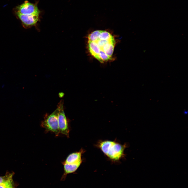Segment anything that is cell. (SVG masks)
<instances>
[{
  "mask_svg": "<svg viewBox=\"0 0 188 188\" xmlns=\"http://www.w3.org/2000/svg\"><path fill=\"white\" fill-rule=\"evenodd\" d=\"M98 146L105 155L114 161H118L123 157L126 147L115 141L110 140L101 142Z\"/></svg>",
  "mask_w": 188,
  "mask_h": 188,
  "instance_id": "1",
  "label": "cell"
},
{
  "mask_svg": "<svg viewBox=\"0 0 188 188\" xmlns=\"http://www.w3.org/2000/svg\"><path fill=\"white\" fill-rule=\"evenodd\" d=\"M58 111L57 107L51 114L46 115L41 124V126L44 128L46 132H52L56 136L60 133L58 124Z\"/></svg>",
  "mask_w": 188,
  "mask_h": 188,
  "instance_id": "2",
  "label": "cell"
},
{
  "mask_svg": "<svg viewBox=\"0 0 188 188\" xmlns=\"http://www.w3.org/2000/svg\"><path fill=\"white\" fill-rule=\"evenodd\" d=\"M63 102L61 101L59 103L57 107L59 111L58 115V124L60 133L69 137L70 131L68 121L64 110Z\"/></svg>",
  "mask_w": 188,
  "mask_h": 188,
  "instance_id": "3",
  "label": "cell"
},
{
  "mask_svg": "<svg viewBox=\"0 0 188 188\" xmlns=\"http://www.w3.org/2000/svg\"><path fill=\"white\" fill-rule=\"evenodd\" d=\"M15 10V12L24 15L39 14L40 12L37 4L27 1L17 6Z\"/></svg>",
  "mask_w": 188,
  "mask_h": 188,
  "instance_id": "4",
  "label": "cell"
},
{
  "mask_svg": "<svg viewBox=\"0 0 188 188\" xmlns=\"http://www.w3.org/2000/svg\"><path fill=\"white\" fill-rule=\"evenodd\" d=\"M25 27H28L36 25L39 19V14L24 15L15 12Z\"/></svg>",
  "mask_w": 188,
  "mask_h": 188,
  "instance_id": "5",
  "label": "cell"
},
{
  "mask_svg": "<svg viewBox=\"0 0 188 188\" xmlns=\"http://www.w3.org/2000/svg\"><path fill=\"white\" fill-rule=\"evenodd\" d=\"M84 152V150L81 149L79 151L72 153L68 156L62 163L71 164L82 162L81 156Z\"/></svg>",
  "mask_w": 188,
  "mask_h": 188,
  "instance_id": "6",
  "label": "cell"
},
{
  "mask_svg": "<svg viewBox=\"0 0 188 188\" xmlns=\"http://www.w3.org/2000/svg\"><path fill=\"white\" fill-rule=\"evenodd\" d=\"M82 162L76 163L69 164L62 163L63 166L64 173L62 178L63 180L67 174L73 173L75 172L80 166Z\"/></svg>",
  "mask_w": 188,
  "mask_h": 188,
  "instance_id": "7",
  "label": "cell"
},
{
  "mask_svg": "<svg viewBox=\"0 0 188 188\" xmlns=\"http://www.w3.org/2000/svg\"><path fill=\"white\" fill-rule=\"evenodd\" d=\"M88 47L91 55L99 61L98 55L100 50L96 43L94 41L88 40Z\"/></svg>",
  "mask_w": 188,
  "mask_h": 188,
  "instance_id": "8",
  "label": "cell"
},
{
  "mask_svg": "<svg viewBox=\"0 0 188 188\" xmlns=\"http://www.w3.org/2000/svg\"><path fill=\"white\" fill-rule=\"evenodd\" d=\"M13 173H9L3 176H0V185L13 179Z\"/></svg>",
  "mask_w": 188,
  "mask_h": 188,
  "instance_id": "9",
  "label": "cell"
},
{
  "mask_svg": "<svg viewBox=\"0 0 188 188\" xmlns=\"http://www.w3.org/2000/svg\"><path fill=\"white\" fill-rule=\"evenodd\" d=\"M100 32L101 30H97L92 32L88 36V40L91 41L95 40L98 37Z\"/></svg>",
  "mask_w": 188,
  "mask_h": 188,
  "instance_id": "10",
  "label": "cell"
}]
</instances>
